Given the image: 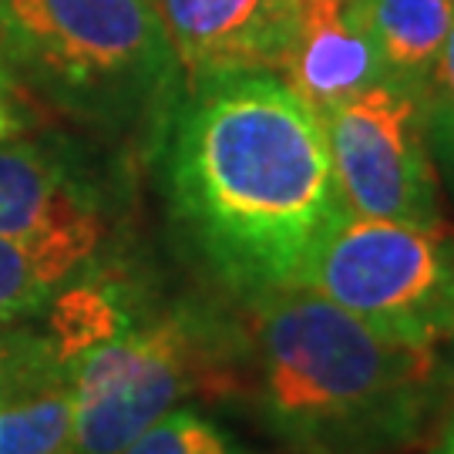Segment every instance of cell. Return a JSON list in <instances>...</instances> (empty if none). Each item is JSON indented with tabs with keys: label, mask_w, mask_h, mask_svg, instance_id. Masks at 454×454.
<instances>
[{
	"label": "cell",
	"mask_w": 454,
	"mask_h": 454,
	"mask_svg": "<svg viewBox=\"0 0 454 454\" xmlns=\"http://www.w3.org/2000/svg\"><path fill=\"white\" fill-rule=\"evenodd\" d=\"M165 189L195 256L253 300L296 286L347 215L320 114L276 71L189 84L168 121Z\"/></svg>",
	"instance_id": "obj_1"
},
{
	"label": "cell",
	"mask_w": 454,
	"mask_h": 454,
	"mask_svg": "<svg viewBox=\"0 0 454 454\" xmlns=\"http://www.w3.org/2000/svg\"><path fill=\"white\" fill-rule=\"evenodd\" d=\"M253 404L290 454H390L421 434L438 350L380 337L307 286L253 300Z\"/></svg>",
	"instance_id": "obj_2"
},
{
	"label": "cell",
	"mask_w": 454,
	"mask_h": 454,
	"mask_svg": "<svg viewBox=\"0 0 454 454\" xmlns=\"http://www.w3.org/2000/svg\"><path fill=\"white\" fill-rule=\"evenodd\" d=\"M51 354L74 397V454H118L148 424L219 377L223 347L185 309L142 317L112 283L51 300Z\"/></svg>",
	"instance_id": "obj_3"
},
{
	"label": "cell",
	"mask_w": 454,
	"mask_h": 454,
	"mask_svg": "<svg viewBox=\"0 0 454 454\" xmlns=\"http://www.w3.org/2000/svg\"><path fill=\"white\" fill-rule=\"evenodd\" d=\"M0 58L20 88L91 125H131L179 61L155 0H0Z\"/></svg>",
	"instance_id": "obj_4"
},
{
	"label": "cell",
	"mask_w": 454,
	"mask_h": 454,
	"mask_svg": "<svg viewBox=\"0 0 454 454\" xmlns=\"http://www.w3.org/2000/svg\"><path fill=\"white\" fill-rule=\"evenodd\" d=\"M296 286L326 296L380 337L438 350L454 337V236L343 215L309 253Z\"/></svg>",
	"instance_id": "obj_5"
},
{
	"label": "cell",
	"mask_w": 454,
	"mask_h": 454,
	"mask_svg": "<svg viewBox=\"0 0 454 454\" xmlns=\"http://www.w3.org/2000/svg\"><path fill=\"white\" fill-rule=\"evenodd\" d=\"M343 209L360 219L441 226L427 155V95L380 82L320 112Z\"/></svg>",
	"instance_id": "obj_6"
},
{
	"label": "cell",
	"mask_w": 454,
	"mask_h": 454,
	"mask_svg": "<svg viewBox=\"0 0 454 454\" xmlns=\"http://www.w3.org/2000/svg\"><path fill=\"white\" fill-rule=\"evenodd\" d=\"M0 236L105 246L108 199L82 152L61 138L0 142Z\"/></svg>",
	"instance_id": "obj_7"
},
{
	"label": "cell",
	"mask_w": 454,
	"mask_h": 454,
	"mask_svg": "<svg viewBox=\"0 0 454 454\" xmlns=\"http://www.w3.org/2000/svg\"><path fill=\"white\" fill-rule=\"evenodd\" d=\"M185 82L283 74L303 27V0H155Z\"/></svg>",
	"instance_id": "obj_8"
},
{
	"label": "cell",
	"mask_w": 454,
	"mask_h": 454,
	"mask_svg": "<svg viewBox=\"0 0 454 454\" xmlns=\"http://www.w3.org/2000/svg\"><path fill=\"white\" fill-rule=\"evenodd\" d=\"M283 78L320 114L387 82V71L350 11V0H303V27Z\"/></svg>",
	"instance_id": "obj_9"
},
{
	"label": "cell",
	"mask_w": 454,
	"mask_h": 454,
	"mask_svg": "<svg viewBox=\"0 0 454 454\" xmlns=\"http://www.w3.org/2000/svg\"><path fill=\"white\" fill-rule=\"evenodd\" d=\"M387 82L427 95L444 41L454 27V0H350Z\"/></svg>",
	"instance_id": "obj_10"
},
{
	"label": "cell",
	"mask_w": 454,
	"mask_h": 454,
	"mask_svg": "<svg viewBox=\"0 0 454 454\" xmlns=\"http://www.w3.org/2000/svg\"><path fill=\"white\" fill-rule=\"evenodd\" d=\"M98 253L101 246L78 239L24 243L0 236V326H14L48 309L51 300L98 260Z\"/></svg>",
	"instance_id": "obj_11"
},
{
	"label": "cell",
	"mask_w": 454,
	"mask_h": 454,
	"mask_svg": "<svg viewBox=\"0 0 454 454\" xmlns=\"http://www.w3.org/2000/svg\"><path fill=\"white\" fill-rule=\"evenodd\" d=\"M118 454H246V448L206 414L192 407H176L148 424Z\"/></svg>",
	"instance_id": "obj_12"
},
{
	"label": "cell",
	"mask_w": 454,
	"mask_h": 454,
	"mask_svg": "<svg viewBox=\"0 0 454 454\" xmlns=\"http://www.w3.org/2000/svg\"><path fill=\"white\" fill-rule=\"evenodd\" d=\"M427 131L454 165V27L427 84Z\"/></svg>",
	"instance_id": "obj_13"
},
{
	"label": "cell",
	"mask_w": 454,
	"mask_h": 454,
	"mask_svg": "<svg viewBox=\"0 0 454 454\" xmlns=\"http://www.w3.org/2000/svg\"><path fill=\"white\" fill-rule=\"evenodd\" d=\"M24 129H27V112L20 101V84L11 74L7 61L0 58V142L17 138Z\"/></svg>",
	"instance_id": "obj_14"
},
{
	"label": "cell",
	"mask_w": 454,
	"mask_h": 454,
	"mask_svg": "<svg viewBox=\"0 0 454 454\" xmlns=\"http://www.w3.org/2000/svg\"><path fill=\"white\" fill-rule=\"evenodd\" d=\"M431 454H454V407L444 414L438 431V441H434V451Z\"/></svg>",
	"instance_id": "obj_15"
},
{
	"label": "cell",
	"mask_w": 454,
	"mask_h": 454,
	"mask_svg": "<svg viewBox=\"0 0 454 454\" xmlns=\"http://www.w3.org/2000/svg\"><path fill=\"white\" fill-rule=\"evenodd\" d=\"M444 347V357H438L441 360V373H448V380L454 384V337L448 343H441Z\"/></svg>",
	"instance_id": "obj_16"
},
{
	"label": "cell",
	"mask_w": 454,
	"mask_h": 454,
	"mask_svg": "<svg viewBox=\"0 0 454 454\" xmlns=\"http://www.w3.org/2000/svg\"><path fill=\"white\" fill-rule=\"evenodd\" d=\"M4 340H7V326H0V350H4Z\"/></svg>",
	"instance_id": "obj_17"
}]
</instances>
